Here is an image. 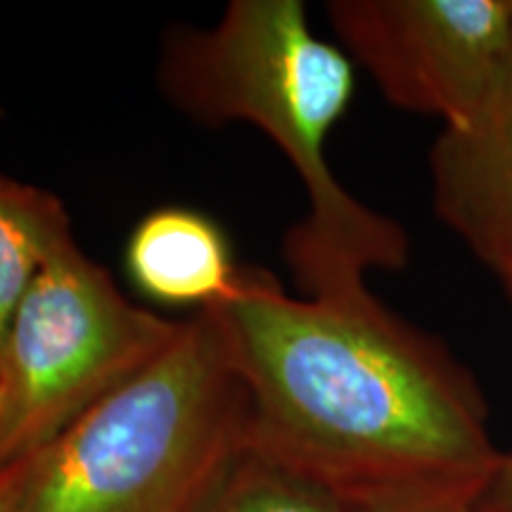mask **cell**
Masks as SVG:
<instances>
[{"mask_svg":"<svg viewBox=\"0 0 512 512\" xmlns=\"http://www.w3.org/2000/svg\"><path fill=\"white\" fill-rule=\"evenodd\" d=\"M214 313L247 394V446L358 512L472 503L503 453L475 380L366 285L306 297L242 268Z\"/></svg>","mask_w":512,"mask_h":512,"instance_id":"obj_1","label":"cell"},{"mask_svg":"<svg viewBox=\"0 0 512 512\" xmlns=\"http://www.w3.org/2000/svg\"><path fill=\"white\" fill-rule=\"evenodd\" d=\"M69 240L72 219L55 192L0 174V356L19 306Z\"/></svg>","mask_w":512,"mask_h":512,"instance_id":"obj_8","label":"cell"},{"mask_svg":"<svg viewBox=\"0 0 512 512\" xmlns=\"http://www.w3.org/2000/svg\"><path fill=\"white\" fill-rule=\"evenodd\" d=\"M166 100L200 126L264 131L302 181L309 211L287 230L283 259L306 297L366 285L408 261L399 223L332 174L325 143L356 93V62L320 38L302 0H233L209 29H174L159 57Z\"/></svg>","mask_w":512,"mask_h":512,"instance_id":"obj_2","label":"cell"},{"mask_svg":"<svg viewBox=\"0 0 512 512\" xmlns=\"http://www.w3.org/2000/svg\"><path fill=\"white\" fill-rule=\"evenodd\" d=\"M195 512H358L323 484L245 446Z\"/></svg>","mask_w":512,"mask_h":512,"instance_id":"obj_9","label":"cell"},{"mask_svg":"<svg viewBox=\"0 0 512 512\" xmlns=\"http://www.w3.org/2000/svg\"><path fill=\"white\" fill-rule=\"evenodd\" d=\"M178 325L133 304L76 240L57 249L0 356V472L27 463L162 354Z\"/></svg>","mask_w":512,"mask_h":512,"instance_id":"obj_4","label":"cell"},{"mask_svg":"<svg viewBox=\"0 0 512 512\" xmlns=\"http://www.w3.org/2000/svg\"><path fill=\"white\" fill-rule=\"evenodd\" d=\"M475 512H512V453L503 456L496 475L484 486L475 501Z\"/></svg>","mask_w":512,"mask_h":512,"instance_id":"obj_10","label":"cell"},{"mask_svg":"<svg viewBox=\"0 0 512 512\" xmlns=\"http://www.w3.org/2000/svg\"><path fill=\"white\" fill-rule=\"evenodd\" d=\"M434 211L512 294V88L475 126L430 152Z\"/></svg>","mask_w":512,"mask_h":512,"instance_id":"obj_6","label":"cell"},{"mask_svg":"<svg viewBox=\"0 0 512 512\" xmlns=\"http://www.w3.org/2000/svg\"><path fill=\"white\" fill-rule=\"evenodd\" d=\"M373 512H475V505L463 501H441V503H415L399 505V508H384Z\"/></svg>","mask_w":512,"mask_h":512,"instance_id":"obj_12","label":"cell"},{"mask_svg":"<svg viewBox=\"0 0 512 512\" xmlns=\"http://www.w3.org/2000/svg\"><path fill=\"white\" fill-rule=\"evenodd\" d=\"M351 60L401 110L475 126L512 88V0H335Z\"/></svg>","mask_w":512,"mask_h":512,"instance_id":"obj_5","label":"cell"},{"mask_svg":"<svg viewBox=\"0 0 512 512\" xmlns=\"http://www.w3.org/2000/svg\"><path fill=\"white\" fill-rule=\"evenodd\" d=\"M245 446V387L219 320L195 311L24 463L12 512H195Z\"/></svg>","mask_w":512,"mask_h":512,"instance_id":"obj_3","label":"cell"},{"mask_svg":"<svg viewBox=\"0 0 512 512\" xmlns=\"http://www.w3.org/2000/svg\"><path fill=\"white\" fill-rule=\"evenodd\" d=\"M22 470H24V463L0 472V512L15 510L19 482H22Z\"/></svg>","mask_w":512,"mask_h":512,"instance_id":"obj_11","label":"cell"},{"mask_svg":"<svg viewBox=\"0 0 512 512\" xmlns=\"http://www.w3.org/2000/svg\"><path fill=\"white\" fill-rule=\"evenodd\" d=\"M124 268L150 302L195 311L228 299L242 271L226 230L188 207H162L143 216L128 235Z\"/></svg>","mask_w":512,"mask_h":512,"instance_id":"obj_7","label":"cell"}]
</instances>
